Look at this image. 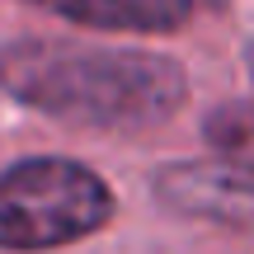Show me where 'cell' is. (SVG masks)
<instances>
[{
  "instance_id": "5",
  "label": "cell",
  "mask_w": 254,
  "mask_h": 254,
  "mask_svg": "<svg viewBox=\"0 0 254 254\" xmlns=\"http://www.w3.org/2000/svg\"><path fill=\"white\" fill-rule=\"evenodd\" d=\"M207 141L221 146L231 160L254 165V109H245V104H226V109L207 113Z\"/></svg>"
},
{
  "instance_id": "4",
  "label": "cell",
  "mask_w": 254,
  "mask_h": 254,
  "mask_svg": "<svg viewBox=\"0 0 254 254\" xmlns=\"http://www.w3.org/2000/svg\"><path fill=\"white\" fill-rule=\"evenodd\" d=\"M28 5L109 33H174L193 14V0H28Z\"/></svg>"
},
{
  "instance_id": "3",
  "label": "cell",
  "mask_w": 254,
  "mask_h": 254,
  "mask_svg": "<svg viewBox=\"0 0 254 254\" xmlns=\"http://www.w3.org/2000/svg\"><path fill=\"white\" fill-rule=\"evenodd\" d=\"M160 207L231 231H254V165L245 160H174L151 174Z\"/></svg>"
},
{
  "instance_id": "1",
  "label": "cell",
  "mask_w": 254,
  "mask_h": 254,
  "mask_svg": "<svg viewBox=\"0 0 254 254\" xmlns=\"http://www.w3.org/2000/svg\"><path fill=\"white\" fill-rule=\"evenodd\" d=\"M0 90L24 109L71 127L141 132L184 109L189 75L179 62L136 47L9 38L0 43Z\"/></svg>"
},
{
  "instance_id": "6",
  "label": "cell",
  "mask_w": 254,
  "mask_h": 254,
  "mask_svg": "<svg viewBox=\"0 0 254 254\" xmlns=\"http://www.w3.org/2000/svg\"><path fill=\"white\" fill-rule=\"evenodd\" d=\"M245 66H250V80H254V43L245 47Z\"/></svg>"
},
{
  "instance_id": "2",
  "label": "cell",
  "mask_w": 254,
  "mask_h": 254,
  "mask_svg": "<svg viewBox=\"0 0 254 254\" xmlns=\"http://www.w3.org/2000/svg\"><path fill=\"white\" fill-rule=\"evenodd\" d=\"M113 221V189L80 160L28 155L0 170V250H57Z\"/></svg>"
}]
</instances>
